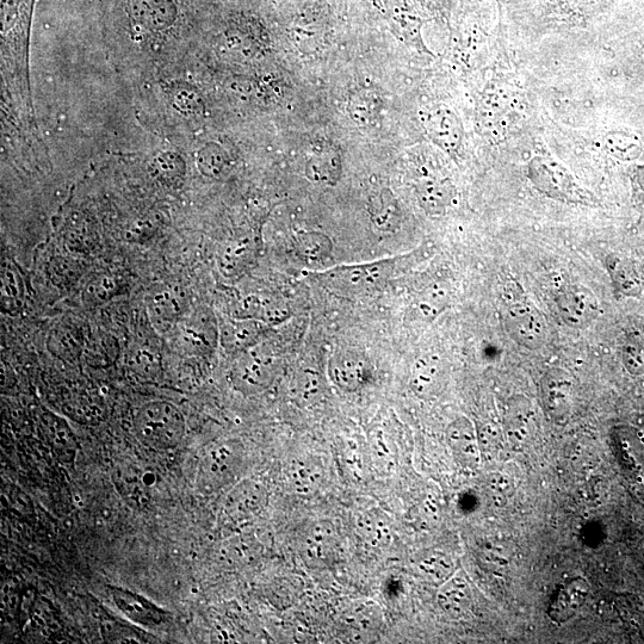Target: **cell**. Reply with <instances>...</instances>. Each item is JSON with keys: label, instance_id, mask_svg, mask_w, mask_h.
<instances>
[{"label": "cell", "instance_id": "8d00e7d4", "mask_svg": "<svg viewBox=\"0 0 644 644\" xmlns=\"http://www.w3.org/2000/svg\"><path fill=\"white\" fill-rule=\"evenodd\" d=\"M120 290L119 277L110 274L101 275L89 283L85 290V299L92 305H99V303L113 299L115 295L120 293Z\"/></svg>", "mask_w": 644, "mask_h": 644}, {"label": "cell", "instance_id": "e0dca14e", "mask_svg": "<svg viewBox=\"0 0 644 644\" xmlns=\"http://www.w3.org/2000/svg\"><path fill=\"white\" fill-rule=\"evenodd\" d=\"M416 193L420 207L433 216L447 214L456 197V189L450 179L427 170L426 166H421Z\"/></svg>", "mask_w": 644, "mask_h": 644}, {"label": "cell", "instance_id": "30bf717a", "mask_svg": "<svg viewBox=\"0 0 644 644\" xmlns=\"http://www.w3.org/2000/svg\"><path fill=\"white\" fill-rule=\"evenodd\" d=\"M555 306L562 321L578 330L592 325L600 314L597 296L581 284L563 287L555 296Z\"/></svg>", "mask_w": 644, "mask_h": 644}, {"label": "cell", "instance_id": "e575fe53", "mask_svg": "<svg viewBox=\"0 0 644 644\" xmlns=\"http://www.w3.org/2000/svg\"><path fill=\"white\" fill-rule=\"evenodd\" d=\"M613 283L624 295H639L642 289V280L639 270L629 260L618 259L611 265Z\"/></svg>", "mask_w": 644, "mask_h": 644}, {"label": "cell", "instance_id": "4fadbf2b", "mask_svg": "<svg viewBox=\"0 0 644 644\" xmlns=\"http://www.w3.org/2000/svg\"><path fill=\"white\" fill-rule=\"evenodd\" d=\"M611 444L619 467L630 481L644 483V435L633 426H616Z\"/></svg>", "mask_w": 644, "mask_h": 644}, {"label": "cell", "instance_id": "ba28073f", "mask_svg": "<svg viewBox=\"0 0 644 644\" xmlns=\"http://www.w3.org/2000/svg\"><path fill=\"white\" fill-rule=\"evenodd\" d=\"M538 431V417L528 396L513 395L506 402L503 435L510 447L522 451L534 441Z\"/></svg>", "mask_w": 644, "mask_h": 644}, {"label": "cell", "instance_id": "83f0119b", "mask_svg": "<svg viewBox=\"0 0 644 644\" xmlns=\"http://www.w3.org/2000/svg\"><path fill=\"white\" fill-rule=\"evenodd\" d=\"M604 150L617 160L634 161L642 156L644 147L639 136L615 130L604 136Z\"/></svg>", "mask_w": 644, "mask_h": 644}, {"label": "cell", "instance_id": "60d3db41", "mask_svg": "<svg viewBox=\"0 0 644 644\" xmlns=\"http://www.w3.org/2000/svg\"><path fill=\"white\" fill-rule=\"evenodd\" d=\"M486 488L489 498L500 507L505 506L515 492V485H513L510 476L503 473L489 475Z\"/></svg>", "mask_w": 644, "mask_h": 644}, {"label": "cell", "instance_id": "6da1fadb", "mask_svg": "<svg viewBox=\"0 0 644 644\" xmlns=\"http://www.w3.org/2000/svg\"><path fill=\"white\" fill-rule=\"evenodd\" d=\"M400 260L387 258L364 264L342 265L312 275L333 293L348 297L367 296L387 286Z\"/></svg>", "mask_w": 644, "mask_h": 644}, {"label": "cell", "instance_id": "f35d334b", "mask_svg": "<svg viewBox=\"0 0 644 644\" xmlns=\"http://www.w3.org/2000/svg\"><path fill=\"white\" fill-rule=\"evenodd\" d=\"M321 479V472L313 462L300 461L291 467V486L300 493L313 491Z\"/></svg>", "mask_w": 644, "mask_h": 644}, {"label": "cell", "instance_id": "d4e9b609", "mask_svg": "<svg viewBox=\"0 0 644 644\" xmlns=\"http://www.w3.org/2000/svg\"><path fill=\"white\" fill-rule=\"evenodd\" d=\"M342 157L336 148H321L307 161L306 176L321 185L337 184L342 176Z\"/></svg>", "mask_w": 644, "mask_h": 644}, {"label": "cell", "instance_id": "5b68a950", "mask_svg": "<svg viewBox=\"0 0 644 644\" xmlns=\"http://www.w3.org/2000/svg\"><path fill=\"white\" fill-rule=\"evenodd\" d=\"M504 325L510 338L528 350L541 349L547 342L546 319L535 306L528 302L511 303L505 309Z\"/></svg>", "mask_w": 644, "mask_h": 644}, {"label": "cell", "instance_id": "9c48e42d", "mask_svg": "<svg viewBox=\"0 0 644 644\" xmlns=\"http://www.w3.org/2000/svg\"><path fill=\"white\" fill-rule=\"evenodd\" d=\"M241 457V448L234 441L216 444L208 449L201 463V485L207 491H218L228 485L239 472Z\"/></svg>", "mask_w": 644, "mask_h": 644}, {"label": "cell", "instance_id": "836d02e7", "mask_svg": "<svg viewBox=\"0 0 644 644\" xmlns=\"http://www.w3.org/2000/svg\"><path fill=\"white\" fill-rule=\"evenodd\" d=\"M324 389V380L317 371L303 370L294 381L293 395L301 405H313L321 399Z\"/></svg>", "mask_w": 644, "mask_h": 644}, {"label": "cell", "instance_id": "7a4b0ae2", "mask_svg": "<svg viewBox=\"0 0 644 644\" xmlns=\"http://www.w3.org/2000/svg\"><path fill=\"white\" fill-rule=\"evenodd\" d=\"M136 437L146 448L169 450L182 442L185 420L176 406L154 401L142 406L134 420Z\"/></svg>", "mask_w": 644, "mask_h": 644}, {"label": "cell", "instance_id": "ac0fdd59", "mask_svg": "<svg viewBox=\"0 0 644 644\" xmlns=\"http://www.w3.org/2000/svg\"><path fill=\"white\" fill-rule=\"evenodd\" d=\"M338 546V534L334 525L328 520H318L309 526L303 536V559L314 568L328 566L336 557Z\"/></svg>", "mask_w": 644, "mask_h": 644}, {"label": "cell", "instance_id": "b9f144b4", "mask_svg": "<svg viewBox=\"0 0 644 644\" xmlns=\"http://www.w3.org/2000/svg\"><path fill=\"white\" fill-rule=\"evenodd\" d=\"M476 429H478L482 460H494L501 443L500 430L492 424L476 425Z\"/></svg>", "mask_w": 644, "mask_h": 644}, {"label": "cell", "instance_id": "8fae6325", "mask_svg": "<svg viewBox=\"0 0 644 644\" xmlns=\"http://www.w3.org/2000/svg\"><path fill=\"white\" fill-rule=\"evenodd\" d=\"M420 121L426 134L441 150L455 154L463 141V126L460 117L447 105L437 104L421 110Z\"/></svg>", "mask_w": 644, "mask_h": 644}, {"label": "cell", "instance_id": "5bb4252c", "mask_svg": "<svg viewBox=\"0 0 644 644\" xmlns=\"http://www.w3.org/2000/svg\"><path fill=\"white\" fill-rule=\"evenodd\" d=\"M590 582L584 577H574L562 582L549 599L547 616L557 625L572 621L584 608L590 597Z\"/></svg>", "mask_w": 644, "mask_h": 644}, {"label": "cell", "instance_id": "ffe728a7", "mask_svg": "<svg viewBox=\"0 0 644 644\" xmlns=\"http://www.w3.org/2000/svg\"><path fill=\"white\" fill-rule=\"evenodd\" d=\"M445 380V367L437 355L426 354L414 361L410 374V388L419 399L427 400L436 396Z\"/></svg>", "mask_w": 644, "mask_h": 644}, {"label": "cell", "instance_id": "ab89813d", "mask_svg": "<svg viewBox=\"0 0 644 644\" xmlns=\"http://www.w3.org/2000/svg\"><path fill=\"white\" fill-rule=\"evenodd\" d=\"M2 283V301L5 309H16L21 306L23 296L22 281L11 265L3 266Z\"/></svg>", "mask_w": 644, "mask_h": 644}, {"label": "cell", "instance_id": "9a60e30c", "mask_svg": "<svg viewBox=\"0 0 644 644\" xmlns=\"http://www.w3.org/2000/svg\"><path fill=\"white\" fill-rule=\"evenodd\" d=\"M447 442L458 466L476 472L482 464V454L476 424L467 417L452 420L447 427Z\"/></svg>", "mask_w": 644, "mask_h": 644}, {"label": "cell", "instance_id": "2e32d148", "mask_svg": "<svg viewBox=\"0 0 644 644\" xmlns=\"http://www.w3.org/2000/svg\"><path fill=\"white\" fill-rule=\"evenodd\" d=\"M268 492L262 483L245 480L228 493L224 515L234 524L246 523L257 517L268 504Z\"/></svg>", "mask_w": 644, "mask_h": 644}, {"label": "cell", "instance_id": "603a6c76", "mask_svg": "<svg viewBox=\"0 0 644 644\" xmlns=\"http://www.w3.org/2000/svg\"><path fill=\"white\" fill-rule=\"evenodd\" d=\"M263 322L249 318H235L222 322L220 342L228 352H243L258 344L263 336Z\"/></svg>", "mask_w": 644, "mask_h": 644}, {"label": "cell", "instance_id": "4dcf8cb0", "mask_svg": "<svg viewBox=\"0 0 644 644\" xmlns=\"http://www.w3.org/2000/svg\"><path fill=\"white\" fill-rule=\"evenodd\" d=\"M128 365L136 376L145 380H156L161 373V358L158 351L147 345L136 346L130 352Z\"/></svg>", "mask_w": 644, "mask_h": 644}, {"label": "cell", "instance_id": "7402d4cb", "mask_svg": "<svg viewBox=\"0 0 644 644\" xmlns=\"http://www.w3.org/2000/svg\"><path fill=\"white\" fill-rule=\"evenodd\" d=\"M111 596H113L116 608L130 621L150 628L158 627L165 621V612L139 594L113 587L111 588Z\"/></svg>", "mask_w": 644, "mask_h": 644}, {"label": "cell", "instance_id": "cb8c5ba5", "mask_svg": "<svg viewBox=\"0 0 644 644\" xmlns=\"http://www.w3.org/2000/svg\"><path fill=\"white\" fill-rule=\"evenodd\" d=\"M357 535L371 549L387 548L392 541V529L385 513L369 510L357 519Z\"/></svg>", "mask_w": 644, "mask_h": 644}, {"label": "cell", "instance_id": "484cf974", "mask_svg": "<svg viewBox=\"0 0 644 644\" xmlns=\"http://www.w3.org/2000/svg\"><path fill=\"white\" fill-rule=\"evenodd\" d=\"M450 294L443 283H433L417 295L411 306L413 319L432 322L448 308Z\"/></svg>", "mask_w": 644, "mask_h": 644}, {"label": "cell", "instance_id": "3957f363", "mask_svg": "<svg viewBox=\"0 0 644 644\" xmlns=\"http://www.w3.org/2000/svg\"><path fill=\"white\" fill-rule=\"evenodd\" d=\"M526 173L534 187L553 200L586 206L592 204V195L581 187L565 166L553 158H532Z\"/></svg>", "mask_w": 644, "mask_h": 644}, {"label": "cell", "instance_id": "74e56055", "mask_svg": "<svg viewBox=\"0 0 644 644\" xmlns=\"http://www.w3.org/2000/svg\"><path fill=\"white\" fill-rule=\"evenodd\" d=\"M623 363L629 373L644 374V331L630 334L623 348Z\"/></svg>", "mask_w": 644, "mask_h": 644}, {"label": "cell", "instance_id": "f1b7e54d", "mask_svg": "<svg viewBox=\"0 0 644 644\" xmlns=\"http://www.w3.org/2000/svg\"><path fill=\"white\" fill-rule=\"evenodd\" d=\"M381 105V98L374 91H356L350 97L349 115L358 126H370L379 117Z\"/></svg>", "mask_w": 644, "mask_h": 644}, {"label": "cell", "instance_id": "1f68e13d", "mask_svg": "<svg viewBox=\"0 0 644 644\" xmlns=\"http://www.w3.org/2000/svg\"><path fill=\"white\" fill-rule=\"evenodd\" d=\"M297 255L308 263H320L332 252V241L325 234L303 233L296 239Z\"/></svg>", "mask_w": 644, "mask_h": 644}, {"label": "cell", "instance_id": "d590c367", "mask_svg": "<svg viewBox=\"0 0 644 644\" xmlns=\"http://www.w3.org/2000/svg\"><path fill=\"white\" fill-rule=\"evenodd\" d=\"M418 572L427 580L441 585L443 581L455 573L454 562L448 555L433 553L417 563Z\"/></svg>", "mask_w": 644, "mask_h": 644}, {"label": "cell", "instance_id": "d6a6232c", "mask_svg": "<svg viewBox=\"0 0 644 644\" xmlns=\"http://www.w3.org/2000/svg\"><path fill=\"white\" fill-rule=\"evenodd\" d=\"M253 256L255 253L249 243L229 245L224 252L220 253V270L224 276H238L250 265Z\"/></svg>", "mask_w": 644, "mask_h": 644}, {"label": "cell", "instance_id": "4316f807", "mask_svg": "<svg viewBox=\"0 0 644 644\" xmlns=\"http://www.w3.org/2000/svg\"><path fill=\"white\" fill-rule=\"evenodd\" d=\"M368 210L371 222L379 231L390 233L399 227L401 213L392 191L383 189L371 197Z\"/></svg>", "mask_w": 644, "mask_h": 644}, {"label": "cell", "instance_id": "8992f818", "mask_svg": "<svg viewBox=\"0 0 644 644\" xmlns=\"http://www.w3.org/2000/svg\"><path fill=\"white\" fill-rule=\"evenodd\" d=\"M179 351L189 355H206L220 337L210 314L204 311L187 312L170 333Z\"/></svg>", "mask_w": 644, "mask_h": 644}, {"label": "cell", "instance_id": "7bdbcfd3", "mask_svg": "<svg viewBox=\"0 0 644 644\" xmlns=\"http://www.w3.org/2000/svg\"><path fill=\"white\" fill-rule=\"evenodd\" d=\"M222 553L229 562L246 563L255 559L258 553V544L249 538L235 540L227 543Z\"/></svg>", "mask_w": 644, "mask_h": 644}, {"label": "cell", "instance_id": "44dd1931", "mask_svg": "<svg viewBox=\"0 0 644 644\" xmlns=\"http://www.w3.org/2000/svg\"><path fill=\"white\" fill-rule=\"evenodd\" d=\"M437 604L445 615L461 618L469 611L473 603V591L466 575L455 572L438 587Z\"/></svg>", "mask_w": 644, "mask_h": 644}, {"label": "cell", "instance_id": "f546056e", "mask_svg": "<svg viewBox=\"0 0 644 644\" xmlns=\"http://www.w3.org/2000/svg\"><path fill=\"white\" fill-rule=\"evenodd\" d=\"M241 308H243L244 312V317L241 318L255 319L263 322V324L281 321L284 319V315L287 314L284 308L280 306V303L265 296L252 295L246 297L241 302Z\"/></svg>", "mask_w": 644, "mask_h": 644}, {"label": "cell", "instance_id": "277c9868", "mask_svg": "<svg viewBox=\"0 0 644 644\" xmlns=\"http://www.w3.org/2000/svg\"><path fill=\"white\" fill-rule=\"evenodd\" d=\"M276 373V357L265 346L257 344L238 354L231 371V381L241 394L255 395L272 385Z\"/></svg>", "mask_w": 644, "mask_h": 644}, {"label": "cell", "instance_id": "ee69618b", "mask_svg": "<svg viewBox=\"0 0 644 644\" xmlns=\"http://www.w3.org/2000/svg\"><path fill=\"white\" fill-rule=\"evenodd\" d=\"M45 427L57 448H72L73 435L68 427L55 417L45 418Z\"/></svg>", "mask_w": 644, "mask_h": 644}, {"label": "cell", "instance_id": "52a82bcc", "mask_svg": "<svg viewBox=\"0 0 644 644\" xmlns=\"http://www.w3.org/2000/svg\"><path fill=\"white\" fill-rule=\"evenodd\" d=\"M540 396L544 412L554 424L565 426L572 416L574 381L567 370L551 368L543 375Z\"/></svg>", "mask_w": 644, "mask_h": 644}, {"label": "cell", "instance_id": "d6986e66", "mask_svg": "<svg viewBox=\"0 0 644 644\" xmlns=\"http://www.w3.org/2000/svg\"><path fill=\"white\" fill-rule=\"evenodd\" d=\"M148 318L161 334L171 333L188 312L183 294L170 287L160 288L148 297Z\"/></svg>", "mask_w": 644, "mask_h": 644}, {"label": "cell", "instance_id": "7c38bea8", "mask_svg": "<svg viewBox=\"0 0 644 644\" xmlns=\"http://www.w3.org/2000/svg\"><path fill=\"white\" fill-rule=\"evenodd\" d=\"M371 374L370 359L354 349L334 352L328 362V377L334 386L346 393H355L367 385Z\"/></svg>", "mask_w": 644, "mask_h": 644}]
</instances>
